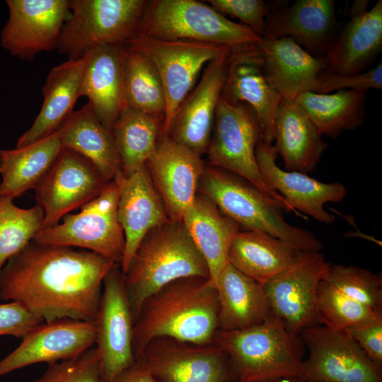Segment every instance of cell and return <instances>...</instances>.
Listing matches in <instances>:
<instances>
[{
	"mask_svg": "<svg viewBox=\"0 0 382 382\" xmlns=\"http://www.w3.org/2000/svg\"><path fill=\"white\" fill-rule=\"evenodd\" d=\"M115 265L87 250L33 240L1 268L0 299L21 303L42 323L94 322Z\"/></svg>",
	"mask_w": 382,
	"mask_h": 382,
	"instance_id": "cell-1",
	"label": "cell"
},
{
	"mask_svg": "<svg viewBox=\"0 0 382 382\" xmlns=\"http://www.w3.org/2000/svg\"><path fill=\"white\" fill-rule=\"evenodd\" d=\"M219 309L216 286L209 277H184L163 286L143 302L134 320L136 360L156 337L212 343L218 330Z\"/></svg>",
	"mask_w": 382,
	"mask_h": 382,
	"instance_id": "cell-2",
	"label": "cell"
},
{
	"mask_svg": "<svg viewBox=\"0 0 382 382\" xmlns=\"http://www.w3.org/2000/svg\"><path fill=\"white\" fill-rule=\"evenodd\" d=\"M122 274L134 323L143 302L167 284L188 277L210 278L183 223L170 219L144 236Z\"/></svg>",
	"mask_w": 382,
	"mask_h": 382,
	"instance_id": "cell-3",
	"label": "cell"
},
{
	"mask_svg": "<svg viewBox=\"0 0 382 382\" xmlns=\"http://www.w3.org/2000/svg\"><path fill=\"white\" fill-rule=\"evenodd\" d=\"M197 192L210 199L220 212L245 231L268 233L297 250H317L323 245L311 231L289 224L282 206L243 178L205 166Z\"/></svg>",
	"mask_w": 382,
	"mask_h": 382,
	"instance_id": "cell-4",
	"label": "cell"
},
{
	"mask_svg": "<svg viewBox=\"0 0 382 382\" xmlns=\"http://www.w3.org/2000/svg\"><path fill=\"white\" fill-rule=\"evenodd\" d=\"M214 342L226 354L232 378L238 382L301 378L303 360L297 335L273 314L246 329L217 330Z\"/></svg>",
	"mask_w": 382,
	"mask_h": 382,
	"instance_id": "cell-5",
	"label": "cell"
},
{
	"mask_svg": "<svg viewBox=\"0 0 382 382\" xmlns=\"http://www.w3.org/2000/svg\"><path fill=\"white\" fill-rule=\"evenodd\" d=\"M137 33L162 40L223 45L231 50L256 45L262 38L248 27L196 0L149 1Z\"/></svg>",
	"mask_w": 382,
	"mask_h": 382,
	"instance_id": "cell-6",
	"label": "cell"
},
{
	"mask_svg": "<svg viewBox=\"0 0 382 382\" xmlns=\"http://www.w3.org/2000/svg\"><path fill=\"white\" fill-rule=\"evenodd\" d=\"M149 2L69 0L57 50L67 59H79L100 46L125 44L138 31Z\"/></svg>",
	"mask_w": 382,
	"mask_h": 382,
	"instance_id": "cell-7",
	"label": "cell"
},
{
	"mask_svg": "<svg viewBox=\"0 0 382 382\" xmlns=\"http://www.w3.org/2000/svg\"><path fill=\"white\" fill-rule=\"evenodd\" d=\"M260 140L258 122L251 108L243 103H230L220 97L206 151L208 165L243 178L275 199L286 212L304 217L265 183L255 155Z\"/></svg>",
	"mask_w": 382,
	"mask_h": 382,
	"instance_id": "cell-8",
	"label": "cell"
},
{
	"mask_svg": "<svg viewBox=\"0 0 382 382\" xmlns=\"http://www.w3.org/2000/svg\"><path fill=\"white\" fill-rule=\"evenodd\" d=\"M125 45L148 57L158 71L166 98L162 126L164 134L204 65L231 51L223 45L162 40L138 33Z\"/></svg>",
	"mask_w": 382,
	"mask_h": 382,
	"instance_id": "cell-9",
	"label": "cell"
},
{
	"mask_svg": "<svg viewBox=\"0 0 382 382\" xmlns=\"http://www.w3.org/2000/svg\"><path fill=\"white\" fill-rule=\"evenodd\" d=\"M118 198L119 185L110 181L79 213L66 214L62 223L40 230L33 240L87 250L120 265L125 236L117 218Z\"/></svg>",
	"mask_w": 382,
	"mask_h": 382,
	"instance_id": "cell-10",
	"label": "cell"
},
{
	"mask_svg": "<svg viewBox=\"0 0 382 382\" xmlns=\"http://www.w3.org/2000/svg\"><path fill=\"white\" fill-rule=\"evenodd\" d=\"M330 266L320 251L299 250L291 266L263 285L272 314L293 335L320 323L317 289Z\"/></svg>",
	"mask_w": 382,
	"mask_h": 382,
	"instance_id": "cell-11",
	"label": "cell"
},
{
	"mask_svg": "<svg viewBox=\"0 0 382 382\" xmlns=\"http://www.w3.org/2000/svg\"><path fill=\"white\" fill-rule=\"evenodd\" d=\"M94 323L101 382H114L137 361L133 348L134 318L118 264L103 279Z\"/></svg>",
	"mask_w": 382,
	"mask_h": 382,
	"instance_id": "cell-12",
	"label": "cell"
},
{
	"mask_svg": "<svg viewBox=\"0 0 382 382\" xmlns=\"http://www.w3.org/2000/svg\"><path fill=\"white\" fill-rule=\"evenodd\" d=\"M301 332L308 350L301 366L303 382H382L381 367L344 331L316 325Z\"/></svg>",
	"mask_w": 382,
	"mask_h": 382,
	"instance_id": "cell-13",
	"label": "cell"
},
{
	"mask_svg": "<svg viewBox=\"0 0 382 382\" xmlns=\"http://www.w3.org/2000/svg\"><path fill=\"white\" fill-rule=\"evenodd\" d=\"M108 183L91 161L62 148L34 189L36 204L45 214L41 230L57 225L64 216L95 199Z\"/></svg>",
	"mask_w": 382,
	"mask_h": 382,
	"instance_id": "cell-14",
	"label": "cell"
},
{
	"mask_svg": "<svg viewBox=\"0 0 382 382\" xmlns=\"http://www.w3.org/2000/svg\"><path fill=\"white\" fill-rule=\"evenodd\" d=\"M137 361L156 382H228L233 378L226 354L214 342L199 345L156 337Z\"/></svg>",
	"mask_w": 382,
	"mask_h": 382,
	"instance_id": "cell-15",
	"label": "cell"
},
{
	"mask_svg": "<svg viewBox=\"0 0 382 382\" xmlns=\"http://www.w3.org/2000/svg\"><path fill=\"white\" fill-rule=\"evenodd\" d=\"M8 18L1 44L13 56L32 61L57 48L70 14L69 0H7Z\"/></svg>",
	"mask_w": 382,
	"mask_h": 382,
	"instance_id": "cell-16",
	"label": "cell"
},
{
	"mask_svg": "<svg viewBox=\"0 0 382 382\" xmlns=\"http://www.w3.org/2000/svg\"><path fill=\"white\" fill-rule=\"evenodd\" d=\"M96 340L94 322L62 318L42 323L0 360V377L29 365L71 359L94 347Z\"/></svg>",
	"mask_w": 382,
	"mask_h": 382,
	"instance_id": "cell-17",
	"label": "cell"
},
{
	"mask_svg": "<svg viewBox=\"0 0 382 382\" xmlns=\"http://www.w3.org/2000/svg\"><path fill=\"white\" fill-rule=\"evenodd\" d=\"M146 166L169 219L182 221L198 193L205 168L202 156L164 135Z\"/></svg>",
	"mask_w": 382,
	"mask_h": 382,
	"instance_id": "cell-18",
	"label": "cell"
},
{
	"mask_svg": "<svg viewBox=\"0 0 382 382\" xmlns=\"http://www.w3.org/2000/svg\"><path fill=\"white\" fill-rule=\"evenodd\" d=\"M255 155L265 183L296 212L310 216L321 224L335 221V216L324 207L329 202L338 203L345 198V185L323 183L306 173L282 169L276 163L278 154L274 146L261 140L257 144Z\"/></svg>",
	"mask_w": 382,
	"mask_h": 382,
	"instance_id": "cell-19",
	"label": "cell"
},
{
	"mask_svg": "<svg viewBox=\"0 0 382 382\" xmlns=\"http://www.w3.org/2000/svg\"><path fill=\"white\" fill-rule=\"evenodd\" d=\"M230 53L208 63L201 79L180 104L164 134L200 156L206 153L210 140Z\"/></svg>",
	"mask_w": 382,
	"mask_h": 382,
	"instance_id": "cell-20",
	"label": "cell"
},
{
	"mask_svg": "<svg viewBox=\"0 0 382 382\" xmlns=\"http://www.w3.org/2000/svg\"><path fill=\"white\" fill-rule=\"evenodd\" d=\"M221 97L232 104L243 103L253 111L260 140L274 142V122L282 97L270 86L256 45L231 50Z\"/></svg>",
	"mask_w": 382,
	"mask_h": 382,
	"instance_id": "cell-21",
	"label": "cell"
},
{
	"mask_svg": "<svg viewBox=\"0 0 382 382\" xmlns=\"http://www.w3.org/2000/svg\"><path fill=\"white\" fill-rule=\"evenodd\" d=\"M115 180L119 185L117 218L125 236L120 264L124 273L144 236L170 219L146 164L130 175H122Z\"/></svg>",
	"mask_w": 382,
	"mask_h": 382,
	"instance_id": "cell-22",
	"label": "cell"
},
{
	"mask_svg": "<svg viewBox=\"0 0 382 382\" xmlns=\"http://www.w3.org/2000/svg\"><path fill=\"white\" fill-rule=\"evenodd\" d=\"M257 47L266 80L282 98L317 93L318 76L326 70L324 58L313 56L291 37H262Z\"/></svg>",
	"mask_w": 382,
	"mask_h": 382,
	"instance_id": "cell-23",
	"label": "cell"
},
{
	"mask_svg": "<svg viewBox=\"0 0 382 382\" xmlns=\"http://www.w3.org/2000/svg\"><path fill=\"white\" fill-rule=\"evenodd\" d=\"M333 0H296L270 11L264 37H291L313 56L324 58L334 40L336 25Z\"/></svg>",
	"mask_w": 382,
	"mask_h": 382,
	"instance_id": "cell-24",
	"label": "cell"
},
{
	"mask_svg": "<svg viewBox=\"0 0 382 382\" xmlns=\"http://www.w3.org/2000/svg\"><path fill=\"white\" fill-rule=\"evenodd\" d=\"M125 44L100 46L84 57L81 96L88 103L101 124L112 132L123 103Z\"/></svg>",
	"mask_w": 382,
	"mask_h": 382,
	"instance_id": "cell-25",
	"label": "cell"
},
{
	"mask_svg": "<svg viewBox=\"0 0 382 382\" xmlns=\"http://www.w3.org/2000/svg\"><path fill=\"white\" fill-rule=\"evenodd\" d=\"M382 49V1L352 16L335 37L324 59L326 70L340 76L365 71Z\"/></svg>",
	"mask_w": 382,
	"mask_h": 382,
	"instance_id": "cell-26",
	"label": "cell"
},
{
	"mask_svg": "<svg viewBox=\"0 0 382 382\" xmlns=\"http://www.w3.org/2000/svg\"><path fill=\"white\" fill-rule=\"evenodd\" d=\"M322 137L295 100L281 99L274 122V146L284 170L306 174L315 170L328 148Z\"/></svg>",
	"mask_w": 382,
	"mask_h": 382,
	"instance_id": "cell-27",
	"label": "cell"
},
{
	"mask_svg": "<svg viewBox=\"0 0 382 382\" xmlns=\"http://www.w3.org/2000/svg\"><path fill=\"white\" fill-rule=\"evenodd\" d=\"M83 59H67L54 66L42 87L43 102L31 127L18 139L16 147L36 142L58 130L74 112L81 96Z\"/></svg>",
	"mask_w": 382,
	"mask_h": 382,
	"instance_id": "cell-28",
	"label": "cell"
},
{
	"mask_svg": "<svg viewBox=\"0 0 382 382\" xmlns=\"http://www.w3.org/2000/svg\"><path fill=\"white\" fill-rule=\"evenodd\" d=\"M215 286L219 309L218 330H240L258 325L272 313L264 286L229 262L218 276Z\"/></svg>",
	"mask_w": 382,
	"mask_h": 382,
	"instance_id": "cell-29",
	"label": "cell"
},
{
	"mask_svg": "<svg viewBox=\"0 0 382 382\" xmlns=\"http://www.w3.org/2000/svg\"><path fill=\"white\" fill-rule=\"evenodd\" d=\"M182 222L204 259L210 279L215 284L218 276L228 263L229 248L241 227L200 193L197 194L193 203L185 211Z\"/></svg>",
	"mask_w": 382,
	"mask_h": 382,
	"instance_id": "cell-30",
	"label": "cell"
},
{
	"mask_svg": "<svg viewBox=\"0 0 382 382\" xmlns=\"http://www.w3.org/2000/svg\"><path fill=\"white\" fill-rule=\"evenodd\" d=\"M62 146L91 161L107 181L122 175L112 132L99 121L88 102L74 111L58 129Z\"/></svg>",
	"mask_w": 382,
	"mask_h": 382,
	"instance_id": "cell-31",
	"label": "cell"
},
{
	"mask_svg": "<svg viewBox=\"0 0 382 382\" xmlns=\"http://www.w3.org/2000/svg\"><path fill=\"white\" fill-rule=\"evenodd\" d=\"M62 149L57 130L29 145L0 149V199H13L34 190Z\"/></svg>",
	"mask_w": 382,
	"mask_h": 382,
	"instance_id": "cell-32",
	"label": "cell"
},
{
	"mask_svg": "<svg viewBox=\"0 0 382 382\" xmlns=\"http://www.w3.org/2000/svg\"><path fill=\"white\" fill-rule=\"evenodd\" d=\"M299 250L268 233L239 231L228 250V262L264 285L291 266Z\"/></svg>",
	"mask_w": 382,
	"mask_h": 382,
	"instance_id": "cell-33",
	"label": "cell"
},
{
	"mask_svg": "<svg viewBox=\"0 0 382 382\" xmlns=\"http://www.w3.org/2000/svg\"><path fill=\"white\" fill-rule=\"evenodd\" d=\"M367 91L340 90L329 93L306 92L295 100L318 132L332 139L345 130H355L364 122Z\"/></svg>",
	"mask_w": 382,
	"mask_h": 382,
	"instance_id": "cell-34",
	"label": "cell"
},
{
	"mask_svg": "<svg viewBox=\"0 0 382 382\" xmlns=\"http://www.w3.org/2000/svg\"><path fill=\"white\" fill-rule=\"evenodd\" d=\"M163 119L124 107L112 134L120 158L122 172L127 177L146 164L158 143Z\"/></svg>",
	"mask_w": 382,
	"mask_h": 382,
	"instance_id": "cell-35",
	"label": "cell"
},
{
	"mask_svg": "<svg viewBox=\"0 0 382 382\" xmlns=\"http://www.w3.org/2000/svg\"><path fill=\"white\" fill-rule=\"evenodd\" d=\"M123 103L127 107L163 119L166 110L163 87L151 60L126 47Z\"/></svg>",
	"mask_w": 382,
	"mask_h": 382,
	"instance_id": "cell-36",
	"label": "cell"
},
{
	"mask_svg": "<svg viewBox=\"0 0 382 382\" xmlns=\"http://www.w3.org/2000/svg\"><path fill=\"white\" fill-rule=\"evenodd\" d=\"M13 200L0 199V271L8 259L33 240L44 221V211L39 205L22 209Z\"/></svg>",
	"mask_w": 382,
	"mask_h": 382,
	"instance_id": "cell-37",
	"label": "cell"
},
{
	"mask_svg": "<svg viewBox=\"0 0 382 382\" xmlns=\"http://www.w3.org/2000/svg\"><path fill=\"white\" fill-rule=\"evenodd\" d=\"M316 308L320 323L337 332L382 318V313L345 296L324 279L318 286Z\"/></svg>",
	"mask_w": 382,
	"mask_h": 382,
	"instance_id": "cell-38",
	"label": "cell"
},
{
	"mask_svg": "<svg viewBox=\"0 0 382 382\" xmlns=\"http://www.w3.org/2000/svg\"><path fill=\"white\" fill-rule=\"evenodd\" d=\"M324 280L350 299L382 313L381 275L353 265H331Z\"/></svg>",
	"mask_w": 382,
	"mask_h": 382,
	"instance_id": "cell-39",
	"label": "cell"
},
{
	"mask_svg": "<svg viewBox=\"0 0 382 382\" xmlns=\"http://www.w3.org/2000/svg\"><path fill=\"white\" fill-rule=\"evenodd\" d=\"M30 382H101L95 346L71 359L49 364L46 371Z\"/></svg>",
	"mask_w": 382,
	"mask_h": 382,
	"instance_id": "cell-40",
	"label": "cell"
},
{
	"mask_svg": "<svg viewBox=\"0 0 382 382\" xmlns=\"http://www.w3.org/2000/svg\"><path fill=\"white\" fill-rule=\"evenodd\" d=\"M220 13L239 19L243 25L263 36L270 10L263 0H209Z\"/></svg>",
	"mask_w": 382,
	"mask_h": 382,
	"instance_id": "cell-41",
	"label": "cell"
},
{
	"mask_svg": "<svg viewBox=\"0 0 382 382\" xmlns=\"http://www.w3.org/2000/svg\"><path fill=\"white\" fill-rule=\"evenodd\" d=\"M382 88V64L352 76H340L324 70L318 76L317 93H329L340 90L368 91Z\"/></svg>",
	"mask_w": 382,
	"mask_h": 382,
	"instance_id": "cell-42",
	"label": "cell"
},
{
	"mask_svg": "<svg viewBox=\"0 0 382 382\" xmlns=\"http://www.w3.org/2000/svg\"><path fill=\"white\" fill-rule=\"evenodd\" d=\"M42 323L18 302L0 303V335L22 339Z\"/></svg>",
	"mask_w": 382,
	"mask_h": 382,
	"instance_id": "cell-43",
	"label": "cell"
},
{
	"mask_svg": "<svg viewBox=\"0 0 382 382\" xmlns=\"http://www.w3.org/2000/svg\"><path fill=\"white\" fill-rule=\"evenodd\" d=\"M355 341L377 366H382V318L360 324L344 331Z\"/></svg>",
	"mask_w": 382,
	"mask_h": 382,
	"instance_id": "cell-44",
	"label": "cell"
},
{
	"mask_svg": "<svg viewBox=\"0 0 382 382\" xmlns=\"http://www.w3.org/2000/svg\"><path fill=\"white\" fill-rule=\"evenodd\" d=\"M114 382H156L147 369L139 361Z\"/></svg>",
	"mask_w": 382,
	"mask_h": 382,
	"instance_id": "cell-45",
	"label": "cell"
},
{
	"mask_svg": "<svg viewBox=\"0 0 382 382\" xmlns=\"http://www.w3.org/2000/svg\"><path fill=\"white\" fill-rule=\"evenodd\" d=\"M368 6L369 1L367 0L354 1L349 10L350 16L352 17L365 13L369 10Z\"/></svg>",
	"mask_w": 382,
	"mask_h": 382,
	"instance_id": "cell-46",
	"label": "cell"
},
{
	"mask_svg": "<svg viewBox=\"0 0 382 382\" xmlns=\"http://www.w3.org/2000/svg\"><path fill=\"white\" fill-rule=\"evenodd\" d=\"M265 382H303L299 378H280L273 381H265Z\"/></svg>",
	"mask_w": 382,
	"mask_h": 382,
	"instance_id": "cell-47",
	"label": "cell"
}]
</instances>
